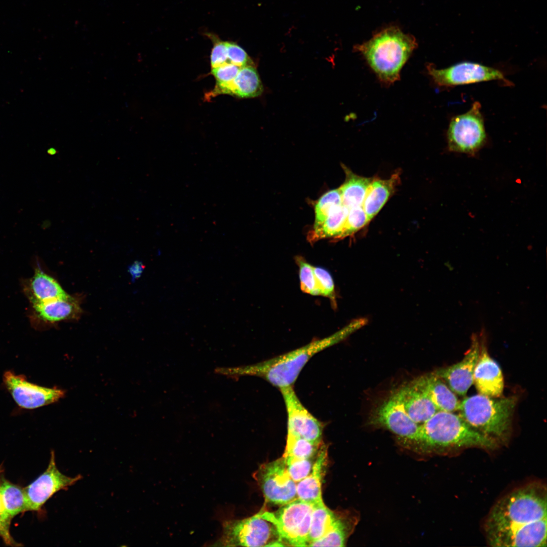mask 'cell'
<instances>
[{
    "label": "cell",
    "mask_w": 547,
    "mask_h": 547,
    "mask_svg": "<svg viewBox=\"0 0 547 547\" xmlns=\"http://www.w3.org/2000/svg\"><path fill=\"white\" fill-rule=\"evenodd\" d=\"M338 515L323 501L314 504L308 538L309 544L325 535L332 527Z\"/></svg>",
    "instance_id": "28"
},
{
    "label": "cell",
    "mask_w": 547,
    "mask_h": 547,
    "mask_svg": "<svg viewBox=\"0 0 547 547\" xmlns=\"http://www.w3.org/2000/svg\"><path fill=\"white\" fill-rule=\"evenodd\" d=\"M0 537L7 545L17 546L21 544L16 542L11 536L9 531H7L0 523Z\"/></svg>",
    "instance_id": "40"
},
{
    "label": "cell",
    "mask_w": 547,
    "mask_h": 547,
    "mask_svg": "<svg viewBox=\"0 0 547 547\" xmlns=\"http://www.w3.org/2000/svg\"><path fill=\"white\" fill-rule=\"evenodd\" d=\"M144 268V266L140 261H136L128 267V271L132 276V279L135 280L139 278Z\"/></svg>",
    "instance_id": "39"
},
{
    "label": "cell",
    "mask_w": 547,
    "mask_h": 547,
    "mask_svg": "<svg viewBox=\"0 0 547 547\" xmlns=\"http://www.w3.org/2000/svg\"><path fill=\"white\" fill-rule=\"evenodd\" d=\"M349 333L345 327L331 336L269 360L250 365L224 368L223 373L231 377L245 375L261 377L280 390L292 387L304 366L315 354L338 342Z\"/></svg>",
    "instance_id": "3"
},
{
    "label": "cell",
    "mask_w": 547,
    "mask_h": 547,
    "mask_svg": "<svg viewBox=\"0 0 547 547\" xmlns=\"http://www.w3.org/2000/svg\"><path fill=\"white\" fill-rule=\"evenodd\" d=\"M481 104L474 102L466 112L453 117L447 132L449 151L474 155L486 142Z\"/></svg>",
    "instance_id": "8"
},
{
    "label": "cell",
    "mask_w": 547,
    "mask_h": 547,
    "mask_svg": "<svg viewBox=\"0 0 547 547\" xmlns=\"http://www.w3.org/2000/svg\"><path fill=\"white\" fill-rule=\"evenodd\" d=\"M321 444H314L303 438L287 433L286 445L283 456H291L297 458L315 457L317 455Z\"/></svg>",
    "instance_id": "29"
},
{
    "label": "cell",
    "mask_w": 547,
    "mask_h": 547,
    "mask_svg": "<svg viewBox=\"0 0 547 547\" xmlns=\"http://www.w3.org/2000/svg\"><path fill=\"white\" fill-rule=\"evenodd\" d=\"M263 87L256 68L251 65L241 68L234 80L230 83L219 87H215L211 94H229L240 98H251L260 95Z\"/></svg>",
    "instance_id": "20"
},
{
    "label": "cell",
    "mask_w": 547,
    "mask_h": 547,
    "mask_svg": "<svg viewBox=\"0 0 547 547\" xmlns=\"http://www.w3.org/2000/svg\"><path fill=\"white\" fill-rule=\"evenodd\" d=\"M299 266V276L301 290L313 296H320L317 281L314 271V266L301 257H297Z\"/></svg>",
    "instance_id": "31"
},
{
    "label": "cell",
    "mask_w": 547,
    "mask_h": 547,
    "mask_svg": "<svg viewBox=\"0 0 547 547\" xmlns=\"http://www.w3.org/2000/svg\"><path fill=\"white\" fill-rule=\"evenodd\" d=\"M327 446L322 443L310 473L296 484L297 498L315 504L323 501L322 481L327 463Z\"/></svg>",
    "instance_id": "19"
},
{
    "label": "cell",
    "mask_w": 547,
    "mask_h": 547,
    "mask_svg": "<svg viewBox=\"0 0 547 547\" xmlns=\"http://www.w3.org/2000/svg\"><path fill=\"white\" fill-rule=\"evenodd\" d=\"M499 445L472 427L458 414L438 411L420 424L417 440L409 447L424 454H443L470 447L494 450Z\"/></svg>",
    "instance_id": "2"
},
{
    "label": "cell",
    "mask_w": 547,
    "mask_h": 547,
    "mask_svg": "<svg viewBox=\"0 0 547 547\" xmlns=\"http://www.w3.org/2000/svg\"><path fill=\"white\" fill-rule=\"evenodd\" d=\"M81 475L71 477L58 468L54 452L52 451L47 468L29 485L24 488L28 511L41 512L46 502L56 493L67 490L80 480Z\"/></svg>",
    "instance_id": "11"
},
{
    "label": "cell",
    "mask_w": 547,
    "mask_h": 547,
    "mask_svg": "<svg viewBox=\"0 0 547 547\" xmlns=\"http://www.w3.org/2000/svg\"><path fill=\"white\" fill-rule=\"evenodd\" d=\"M4 385L17 405L24 409H35L54 403L65 395L56 388L40 386L27 381L22 375L13 371H6L3 377Z\"/></svg>",
    "instance_id": "12"
},
{
    "label": "cell",
    "mask_w": 547,
    "mask_h": 547,
    "mask_svg": "<svg viewBox=\"0 0 547 547\" xmlns=\"http://www.w3.org/2000/svg\"><path fill=\"white\" fill-rule=\"evenodd\" d=\"M254 476L267 502L282 505L297 498L296 483L283 457L263 464Z\"/></svg>",
    "instance_id": "9"
},
{
    "label": "cell",
    "mask_w": 547,
    "mask_h": 547,
    "mask_svg": "<svg viewBox=\"0 0 547 547\" xmlns=\"http://www.w3.org/2000/svg\"><path fill=\"white\" fill-rule=\"evenodd\" d=\"M428 74L439 86L451 87L492 80H500L507 85V80L500 70L479 63L462 62L443 69H437L432 64L426 65Z\"/></svg>",
    "instance_id": "10"
},
{
    "label": "cell",
    "mask_w": 547,
    "mask_h": 547,
    "mask_svg": "<svg viewBox=\"0 0 547 547\" xmlns=\"http://www.w3.org/2000/svg\"><path fill=\"white\" fill-rule=\"evenodd\" d=\"M0 491L3 504L11 519L20 513L28 511L24 488L14 484L2 475Z\"/></svg>",
    "instance_id": "26"
},
{
    "label": "cell",
    "mask_w": 547,
    "mask_h": 547,
    "mask_svg": "<svg viewBox=\"0 0 547 547\" xmlns=\"http://www.w3.org/2000/svg\"><path fill=\"white\" fill-rule=\"evenodd\" d=\"M357 522V518L353 516H338L331 529L323 537L315 540L308 546H343L349 535L353 531Z\"/></svg>",
    "instance_id": "27"
},
{
    "label": "cell",
    "mask_w": 547,
    "mask_h": 547,
    "mask_svg": "<svg viewBox=\"0 0 547 547\" xmlns=\"http://www.w3.org/2000/svg\"><path fill=\"white\" fill-rule=\"evenodd\" d=\"M394 394L408 416L418 424L426 421L439 411L429 396L413 382L401 387Z\"/></svg>",
    "instance_id": "17"
},
{
    "label": "cell",
    "mask_w": 547,
    "mask_h": 547,
    "mask_svg": "<svg viewBox=\"0 0 547 547\" xmlns=\"http://www.w3.org/2000/svg\"><path fill=\"white\" fill-rule=\"evenodd\" d=\"M320 296L329 298L334 308L336 307V298L334 281L330 273L325 268L314 266Z\"/></svg>",
    "instance_id": "34"
},
{
    "label": "cell",
    "mask_w": 547,
    "mask_h": 547,
    "mask_svg": "<svg viewBox=\"0 0 547 547\" xmlns=\"http://www.w3.org/2000/svg\"><path fill=\"white\" fill-rule=\"evenodd\" d=\"M313 507L314 504L297 498L275 512L258 514L276 526L284 543L307 546Z\"/></svg>",
    "instance_id": "7"
},
{
    "label": "cell",
    "mask_w": 547,
    "mask_h": 547,
    "mask_svg": "<svg viewBox=\"0 0 547 547\" xmlns=\"http://www.w3.org/2000/svg\"><path fill=\"white\" fill-rule=\"evenodd\" d=\"M343 167L345 180L339 188L342 204L348 209L362 206L372 178L359 176L345 166Z\"/></svg>",
    "instance_id": "24"
},
{
    "label": "cell",
    "mask_w": 547,
    "mask_h": 547,
    "mask_svg": "<svg viewBox=\"0 0 547 547\" xmlns=\"http://www.w3.org/2000/svg\"><path fill=\"white\" fill-rule=\"evenodd\" d=\"M480 350L477 336L472 337L470 347L460 361L435 371L434 373L444 380L456 395L464 396L473 384V376Z\"/></svg>",
    "instance_id": "15"
},
{
    "label": "cell",
    "mask_w": 547,
    "mask_h": 547,
    "mask_svg": "<svg viewBox=\"0 0 547 547\" xmlns=\"http://www.w3.org/2000/svg\"><path fill=\"white\" fill-rule=\"evenodd\" d=\"M399 182L398 173L387 179L372 178L362 205L369 221L380 211Z\"/></svg>",
    "instance_id": "21"
},
{
    "label": "cell",
    "mask_w": 547,
    "mask_h": 547,
    "mask_svg": "<svg viewBox=\"0 0 547 547\" xmlns=\"http://www.w3.org/2000/svg\"><path fill=\"white\" fill-rule=\"evenodd\" d=\"M287 413V433L322 443L323 425L303 406L292 386L281 389Z\"/></svg>",
    "instance_id": "14"
},
{
    "label": "cell",
    "mask_w": 547,
    "mask_h": 547,
    "mask_svg": "<svg viewBox=\"0 0 547 547\" xmlns=\"http://www.w3.org/2000/svg\"><path fill=\"white\" fill-rule=\"evenodd\" d=\"M417 46L413 36L392 26L357 45L355 49L364 57L381 82L390 85L400 80L402 67Z\"/></svg>",
    "instance_id": "4"
},
{
    "label": "cell",
    "mask_w": 547,
    "mask_h": 547,
    "mask_svg": "<svg viewBox=\"0 0 547 547\" xmlns=\"http://www.w3.org/2000/svg\"><path fill=\"white\" fill-rule=\"evenodd\" d=\"M484 530L492 546H546L545 486L530 483L500 498L491 509Z\"/></svg>",
    "instance_id": "1"
},
{
    "label": "cell",
    "mask_w": 547,
    "mask_h": 547,
    "mask_svg": "<svg viewBox=\"0 0 547 547\" xmlns=\"http://www.w3.org/2000/svg\"><path fill=\"white\" fill-rule=\"evenodd\" d=\"M370 421L372 424L395 434L408 447L414 443L419 435L420 424L408 416L394 394L375 409Z\"/></svg>",
    "instance_id": "13"
},
{
    "label": "cell",
    "mask_w": 547,
    "mask_h": 547,
    "mask_svg": "<svg viewBox=\"0 0 547 547\" xmlns=\"http://www.w3.org/2000/svg\"><path fill=\"white\" fill-rule=\"evenodd\" d=\"M29 289L32 303L71 297L54 278L40 268L35 269L30 282Z\"/></svg>",
    "instance_id": "23"
},
{
    "label": "cell",
    "mask_w": 547,
    "mask_h": 547,
    "mask_svg": "<svg viewBox=\"0 0 547 547\" xmlns=\"http://www.w3.org/2000/svg\"><path fill=\"white\" fill-rule=\"evenodd\" d=\"M341 204L342 199L339 188L324 194L315 206V221L314 226L322 223L334 209Z\"/></svg>",
    "instance_id": "30"
},
{
    "label": "cell",
    "mask_w": 547,
    "mask_h": 547,
    "mask_svg": "<svg viewBox=\"0 0 547 547\" xmlns=\"http://www.w3.org/2000/svg\"><path fill=\"white\" fill-rule=\"evenodd\" d=\"M213 44L210 56L211 68L227 63L226 41L220 40L214 34H209Z\"/></svg>",
    "instance_id": "36"
},
{
    "label": "cell",
    "mask_w": 547,
    "mask_h": 547,
    "mask_svg": "<svg viewBox=\"0 0 547 547\" xmlns=\"http://www.w3.org/2000/svg\"><path fill=\"white\" fill-rule=\"evenodd\" d=\"M32 304L38 317L48 322L75 319L81 312L77 300L71 296L67 299H56Z\"/></svg>",
    "instance_id": "22"
},
{
    "label": "cell",
    "mask_w": 547,
    "mask_h": 547,
    "mask_svg": "<svg viewBox=\"0 0 547 547\" xmlns=\"http://www.w3.org/2000/svg\"><path fill=\"white\" fill-rule=\"evenodd\" d=\"M227 63L241 67L251 64V60L246 51L236 43L226 41Z\"/></svg>",
    "instance_id": "37"
},
{
    "label": "cell",
    "mask_w": 547,
    "mask_h": 547,
    "mask_svg": "<svg viewBox=\"0 0 547 547\" xmlns=\"http://www.w3.org/2000/svg\"><path fill=\"white\" fill-rule=\"evenodd\" d=\"M241 68L233 64L225 63L211 68V74L216 80L215 87H222L232 82Z\"/></svg>",
    "instance_id": "35"
},
{
    "label": "cell",
    "mask_w": 547,
    "mask_h": 547,
    "mask_svg": "<svg viewBox=\"0 0 547 547\" xmlns=\"http://www.w3.org/2000/svg\"><path fill=\"white\" fill-rule=\"evenodd\" d=\"M348 211L343 204L334 209L322 223L314 226L308 237L309 241L314 243L328 238L342 239Z\"/></svg>",
    "instance_id": "25"
},
{
    "label": "cell",
    "mask_w": 547,
    "mask_h": 547,
    "mask_svg": "<svg viewBox=\"0 0 547 547\" xmlns=\"http://www.w3.org/2000/svg\"><path fill=\"white\" fill-rule=\"evenodd\" d=\"M431 398L439 411H458L460 401L446 382L434 373L412 381Z\"/></svg>",
    "instance_id": "18"
},
{
    "label": "cell",
    "mask_w": 547,
    "mask_h": 547,
    "mask_svg": "<svg viewBox=\"0 0 547 547\" xmlns=\"http://www.w3.org/2000/svg\"><path fill=\"white\" fill-rule=\"evenodd\" d=\"M369 221L362 206L349 208L342 238L353 235Z\"/></svg>",
    "instance_id": "33"
},
{
    "label": "cell",
    "mask_w": 547,
    "mask_h": 547,
    "mask_svg": "<svg viewBox=\"0 0 547 547\" xmlns=\"http://www.w3.org/2000/svg\"><path fill=\"white\" fill-rule=\"evenodd\" d=\"M216 545L227 546H280L285 545L276 526L259 514L242 520L223 523Z\"/></svg>",
    "instance_id": "6"
},
{
    "label": "cell",
    "mask_w": 547,
    "mask_h": 547,
    "mask_svg": "<svg viewBox=\"0 0 547 547\" xmlns=\"http://www.w3.org/2000/svg\"><path fill=\"white\" fill-rule=\"evenodd\" d=\"M473 383L480 394L494 398L500 397L502 394L504 379L501 368L490 356L482 341L474 370Z\"/></svg>",
    "instance_id": "16"
},
{
    "label": "cell",
    "mask_w": 547,
    "mask_h": 547,
    "mask_svg": "<svg viewBox=\"0 0 547 547\" xmlns=\"http://www.w3.org/2000/svg\"><path fill=\"white\" fill-rule=\"evenodd\" d=\"M3 470L2 469V466H0V482L1 476L3 475ZM11 520L12 519L7 514L5 509L0 491V523L8 531H9Z\"/></svg>",
    "instance_id": "38"
},
{
    "label": "cell",
    "mask_w": 547,
    "mask_h": 547,
    "mask_svg": "<svg viewBox=\"0 0 547 547\" xmlns=\"http://www.w3.org/2000/svg\"><path fill=\"white\" fill-rule=\"evenodd\" d=\"M517 402L515 396L494 398L478 394L461 401L458 412L474 429L503 445L511 438Z\"/></svg>",
    "instance_id": "5"
},
{
    "label": "cell",
    "mask_w": 547,
    "mask_h": 547,
    "mask_svg": "<svg viewBox=\"0 0 547 547\" xmlns=\"http://www.w3.org/2000/svg\"><path fill=\"white\" fill-rule=\"evenodd\" d=\"M316 456L317 455L308 458L283 456L285 459L288 473L296 484L310 473Z\"/></svg>",
    "instance_id": "32"
},
{
    "label": "cell",
    "mask_w": 547,
    "mask_h": 547,
    "mask_svg": "<svg viewBox=\"0 0 547 547\" xmlns=\"http://www.w3.org/2000/svg\"><path fill=\"white\" fill-rule=\"evenodd\" d=\"M56 150L53 148L50 149L48 150V153H49L50 154H54L55 153H56Z\"/></svg>",
    "instance_id": "41"
}]
</instances>
